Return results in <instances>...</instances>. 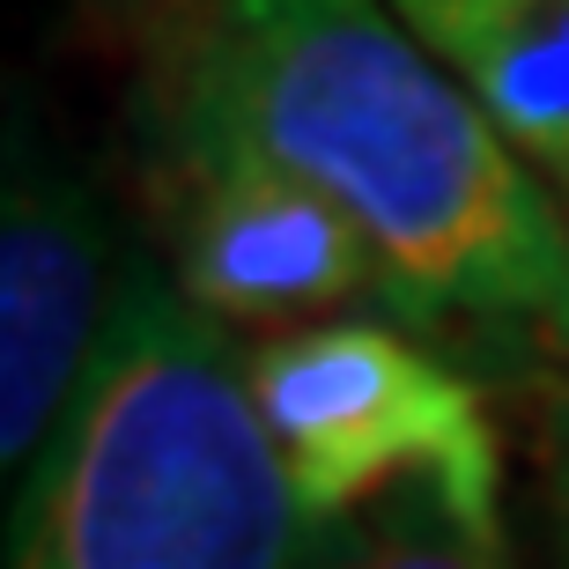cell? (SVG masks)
<instances>
[{
  "mask_svg": "<svg viewBox=\"0 0 569 569\" xmlns=\"http://www.w3.org/2000/svg\"><path fill=\"white\" fill-rule=\"evenodd\" d=\"M141 259L97 178L44 141L30 111L8 119L0 178V466L30 481L74 422L89 378L111 348Z\"/></svg>",
  "mask_w": 569,
  "mask_h": 569,
  "instance_id": "cell-4",
  "label": "cell"
},
{
  "mask_svg": "<svg viewBox=\"0 0 569 569\" xmlns=\"http://www.w3.org/2000/svg\"><path fill=\"white\" fill-rule=\"evenodd\" d=\"M555 208H562V296H555V311L532 326V348H548V356H569V186L555 192Z\"/></svg>",
  "mask_w": 569,
  "mask_h": 569,
  "instance_id": "cell-10",
  "label": "cell"
},
{
  "mask_svg": "<svg viewBox=\"0 0 569 569\" xmlns=\"http://www.w3.org/2000/svg\"><path fill=\"white\" fill-rule=\"evenodd\" d=\"M356 540L362 518L296 496L244 348L141 259L74 422L16 496L8 569H348Z\"/></svg>",
  "mask_w": 569,
  "mask_h": 569,
  "instance_id": "cell-2",
  "label": "cell"
},
{
  "mask_svg": "<svg viewBox=\"0 0 569 569\" xmlns=\"http://www.w3.org/2000/svg\"><path fill=\"white\" fill-rule=\"evenodd\" d=\"M148 163L244 156L326 192L407 326H540L562 208L459 74L378 0H230L148 52Z\"/></svg>",
  "mask_w": 569,
  "mask_h": 569,
  "instance_id": "cell-1",
  "label": "cell"
},
{
  "mask_svg": "<svg viewBox=\"0 0 569 569\" xmlns=\"http://www.w3.org/2000/svg\"><path fill=\"white\" fill-rule=\"evenodd\" d=\"M170 237V281L222 333H303V318L333 326V311L385 296L378 252L326 192L296 186L244 156H178L156 163Z\"/></svg>",
  "mask_w": 569,
  "mask_h": 569,
  "instance_id": "cell-5",
  "label": "cell"
},
{
  "mask_svg": "<svg viewBox=\"0 0 569 569\" xmlns=\"http://www.w3.org/2000/svg\"><path fill=\"white\" fill-rule=\"evenodd\" d=\"M555 192L569 186V0H392Z\"/></svg>",
  "mask_w": 569,
  "mask_h": 569,
  "instance_id": "cell-6",
  "label": "cell"
},
{
  "mask_svg": "<svg viewBox=\"0 0 569 569\" xmlns=\"http://www.w3.org/2000/svg\"><path fill=\"white\" fill-rule=\"evenodd\" d=\"M532 437H540V481L555 503V548L569 562V356H548V348L532 370Z\"/></svg>",
  "mask_w": 569,
  "mask_h": 569,
  "instance_id": "cell-8",
  "label": "cell"
},
{
  "mask_svg": "<svg viewBox=\"0 0 569 569\" xmlns=\"http://www.w3.org/2000/svg\"><path fill=\"white\" fill-rule=\"evenodd\" d=\"M82 8L97 22H111V30H127L141 52H163V44L200 30V22H208L214 8H230V0H82Z\"/></svg>",
  "mask_w": 569,
  "mask_h": 569,
  "instance_id": "cell-9",
  "label": "cell"
},
{
  "mask_svg": "<svg viewBox=\"0 0 569 569\" xmlns=\"http://www.w3.org/2000/svg\"><path fill=\"white\" fill-rule=\"evenodd\" d=\"M244 370L311 510L356 518L370 496L437 488L473 532L503 540V437L437 348L385 318H333L244 348Z\"/></svg>",
  "mask_w": 569,
  "mask_h": 569,
  "instance_id": "cell-3",
  "label": "cell"
},
{
  "mask_svg": "<svg viewBox=\"0 0 569 569\" xmlns=\"http://www.w3.org/2000/svg\"><path fill=\"white\" fill-rule=\"evenodd\" d=\"M348 569H503V540H488L437 488H392L378 518H362Z\"/></svg>",
  "mask_w": 569,
  "mask_h": 569,
  "instance_id": "cell-7",
  "label": "cell"
}]
</instances>
